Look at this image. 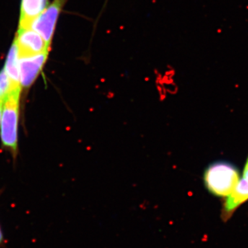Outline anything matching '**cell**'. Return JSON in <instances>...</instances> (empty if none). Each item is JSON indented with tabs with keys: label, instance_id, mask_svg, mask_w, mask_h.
Masks as SVG:
<instances>
[{
	"label": "cell",
	"instance_id": "9",
	"mask_svg": "<svg viewBox=\"0 0 248 248\" xmlns=\"http://www.w3.org/2000/svg\"><path fill=\"white\" fill-rule=\"evenodd\" d=\"M18 90H22L20 85L15 84L3 68L0 71V104L3 105L11 94Z\"/></svg>",
	"mask_w": 248,
	"mask_h": 248
},
{
	"label": "cell",
	"instance_id": "10",
	"mask_svg": "<svg viewBox=\"0 0 248 248\" xmlns=\"http://www.w3.org/2000/svg\"><path fill=\"white\" fill-rule=\"evenodd\" d=\"M4 244V238L3 235L2 231H1V227H0V247Z\"/></svg>",
	"mask_w": 248,
	"mask_h": 248
},
{
	"label": "cell",
	"instance_id": "2",
	"mask_svg": "<svg viewBox=\"0 0 248 248\" xmlns=\"http://www.w3.org/2000/svg\"><path fill=\"white\" fill-rule=\"evenodd\" d=\"M21 92L22 90L15 91L3 104L0 124L1 144L14 156L17 153L18 122Z\"/></svg>",
	"mask_w": 248,
	"mask_h": 248
},
{
	"label": "cell",
	"instance_id": "12",
	"mask_svg": "<svg viewBox=\"0 0 248 248\" xmlns=\"http://www.w3.org/2000/svg\"><path fill=\"white\" fill-rule=\"evenodd\" d=\"M2 104H0V124H1V114H2Z\"/></svg>",
	"mask_w": 248,
	"mask_h": 248
},
{
	"label": "cell",
	"instance_id": "4",
	"mask_svg": "<svg viewBox=\"0 0 248 248\" xmlns=\"http://www.w3.org/2000/svg\"><path fill=\"white\" fill-rule=\"evenodd\" d=\"M14 41L17 46L19 58L50 51L42 36L31 27L18 29Z\"/></svg>",
	"mask_w": 248,
	"mask_h": 248
},
{
	"label": "cell",
	"instance_id": "11",
	"mask_svg": "<svg viewBox=\"0 0 248 248\" xmlns=\"http://www.w3.org/2000/svg\"><path fill=\"white\" fill-rule=\"evenodd\" d=\"M244 177L248 179V159L244 169Z\"/></svg>",
	"mask_w": 248,
	"mask_h": 248
},
{
	"label": "cell",
	"instance_id": "3",
	"mask_svg": "<svg viewBox=\"0 0 248 248\" xmlns=\"http://www.w3.org/2000/svg\"><path fill=\"white\" fill-rule=\"evenodd\" d=\"M68 1L53 0L31 24V27L42 36L50 48H51L59 17Z\"/></svg>",
	"mask_w": 248,
	"mask_h": 248
},
{
	"label": "cell",
	"instance_id": "6",
	"mask_svg": "<svg viewBox=\"0 0 248 248\" xmlns=\"http://www.w3.org/2000/svg\"><path fill=\"white\" fill-rule=\"evenodd\" d=\"M248 201V179L243 178L238 182L234 190L229 196L223 205L222 210V218L224 221H228L242 204Z\"/></svg>",
	"mask_w": 248,
	"mask_h": 248
},
{
	"label": "cell",
	"instance_id": "7",
	"mask_svg": "<svg viewBox=\"0 0 248 248\" xmlns=\"http://www.w3.org/2000/svg\"><path fill=\"white\" fill-rule=\"evenodd\" d=\"M48 4V0H22L18 29L31 27L32 22Z\"/></svg>",
	"mask_w": 248,
	"mask_h": 248
},
{
	"label": "cell",
	"instance_id": "8",
	"mask_svg": "<svg viewBox=\"0 0 248 248\" xmlns=\"http://www.w3.org/2000/svg\"><path fill=\"white\" fill-rule=\"evenodd\" d=\"M4 69L6 74L9 76L10 79L12 80L15 84L20 85L19 58V55H18L17 46H16L14 41L13 42L12 45L10 48L9 53H8L7 57H6Z\"/></svg>",
	"mask_w": 248,
	"mask_h": 248
},
{
	"label": "cell",
	"instance_id": "1",
	"mask_svg": "<svg viewBox=\"0 0 248 248\" xmlns=\"http://www.w3.org/2000/svg\"><path fill=\"white\" fill-rule=\"evenodd\" d=\"M237 169L226 161H218L210 165L204 173V184L209 192L217 197H228L238 182Z\"/></svg>",
	"mask_w": 248,
	"mask_h": 248
},
{
	"label": "cell",
	"instance_id": "13",
	"mask_svg": "<svg viewBox=\"0 0 248 248\" xmlns=\"http://www.w3.org/2000/svg\"><path fill=\"white\" fill-rule=\"evenodd\" d=\"M107 1H108V0H106V4H105V5L107 4Z\"/></svg>",
	"mask_w": 248,
	"mask_h": 248
},
{
	"label": "cell",
	"instance_id": "5",
	"mask_svg": "<svg viewBox=\"0 0 248 248\" xmlns=\"http://www.w3.org/2000/svg\"><path fill=\"white\" fill-rule=\"evenodd\" d=\"M49 53H43L32 56L19 58V78L22 89H29L38 78Z\"/></svg>",
	"mask_w": 248,
	"mask_h": 248
}]
</instances>
